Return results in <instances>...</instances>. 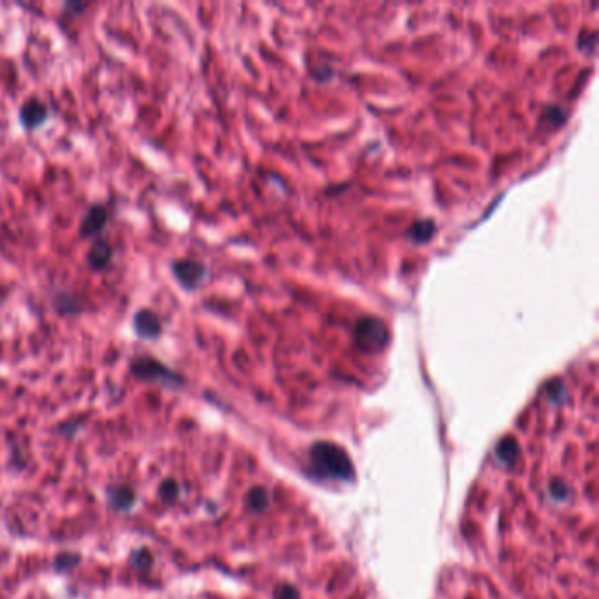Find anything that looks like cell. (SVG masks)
Segmentation results:
<instances>
[{
  "instance_id": "5",
  "label": "cell",
  "mask_w": 599,
  "mask_h": 599,
  "mask_svg": "<svg viewBox=\"0 0 599 599\" xmlns=\"http://www.w3.org/2000/svg\"><path fill=\"white\" fill-rule=\"evenodd\" d=\"M132 329L139 340L157 341L164 334V322L158 313L150 308H141L132 318Z\"/></svg>"
},
{
  "instance_id": "10",
  "label": "cell",
  "mask_w": 599,
  "mask_h": 599,
  "mask_svg": "<svg viewBox=\"0 0 599 599\" xmlns=\"http://www.w3.org/2000/svg\"><path fill=\"white\" fill-rule=\"evenodd\" d=\"M88 5L81 4V2H69V4H65V9H73V11H83V9H86Z\"/></svg>"
},
{
  "instance_id": "6",
  "label": "cell",
  "mask_w": 599,
  "mask_h": 599,
  "mask_svg": "<svg viewBox=\"0 0 599 599\" xmlns=\"http://www.w3.org/2000/svg\"><path fill=\"white\" fill-rule=\"evenodd\" d=\"M49 118L48 105L39 99H29L21 104L20 111H18V120L20 125L25 130H37L41 125H44Z\"/></svg>"
},
{
  "instance_id": "3",
  "label": "cell",
  "mask_w": 599,
  "mask_h": 599,
  "mask_svg": "<svg viewBox=\"0 0 599 599\" xmlns=\"http://www.w3.org/2000/svg\"><path fill=\"white\" fill-rule=\"evenodd\" d=\"M170 271L179 287L185 290H195L206 278V266L197 259H178L170 262Z\"/></svg>"
},
{
  "instance_id": "2",
  "label": "cell",
  "mask_w": 599,
  "mask_h": 599,
  "mask_svg": "<svg viewBox=\"0 0 599 599\" xmlns=\"http://www.w3.org/2000/svg\"><path fill=\"white\" fill-rule=\"evenodd\" d=\"M355 341L364 352H380L389 343V329L378 318L368 316L357 324Z\"/></svg>"
},
{
  "instance_id": "1",
  "label": "cell",
  "mask_w": 599,
  "mask_h": 599,
  "mask_svg": "<svg viewBox=\"0 0 599 599\" xmlns=\"http://www.w3.org/2000/svg\"><path fill=\"white\" fill-rule=\"evenodd\" d=\"M130 371L139 380L144 381H160V383L167 385L181 383L183 381L173 369H169L167 366H164L162 362L157 361V359H153L150 355L136 357L134 361L130 362Z\"/></svg>"
},
{
  "instance_id": "7",
  "label": "cell",
  "mask_w": 599,
  "mask_h": 599,
  "mask_svg": "<svg viewBox=\"0 0 599 599\" xmlns=\"http://www.w3.org/2000/svg\"><path fill=\"white\" fill-rule=\"evenodd\" d=\"M113 262V246L107 239L95 238L86 251V264L92 271H104Z\"/></svg>"
},
{
  "instance_id": "9",
  "label": "cell",
  "mask_w": 599,
  "mask_h": 599,
  "mask_svg": "<svg viewBox=\"0 0 599 599\" xmlns=\"http://www.w3.org/2000/svg\"><path fill=\"white\" fill-rule=\"evenodd\" d=\"M434 231H436L434 222H431V220H424V222L413 223V227L409 231V238L413 239V241H417V243H425V241H429V239L433 238Z\"/></svg>"
},
{
  "instance_id": "4",
  "label": "cell",
  "mask_w": 599,
  "mask_h": 599,
  "mask_svg": "<svg viewBox=\"0 0 599 599\" xmlns=\"http://www.w3.org/2000/svg\"><path fill=\"white\" fill-rule=\"evenodd\" d=\"M110 222V209L101 203L90 204L83 213V218L79 222V238L81 239H95L101 235L105 225Z\"/></svg>"
},
{
  "instance_id": "8",
  "label": "cell",
  "mask_w": 599,
  "mask_h": 599,
  "mask_svg": "<svg viewBox=\"0 0 599 599\" xmlns=\"http://www.w3.org/2000/svg\"><path fill=\"white\" fill-rule=\"evenodd\" d=\"M53 309L62 316H76L85 311V303L77 294L71 292H58L51 299Z\"/></svg>"
}]
</instances>
